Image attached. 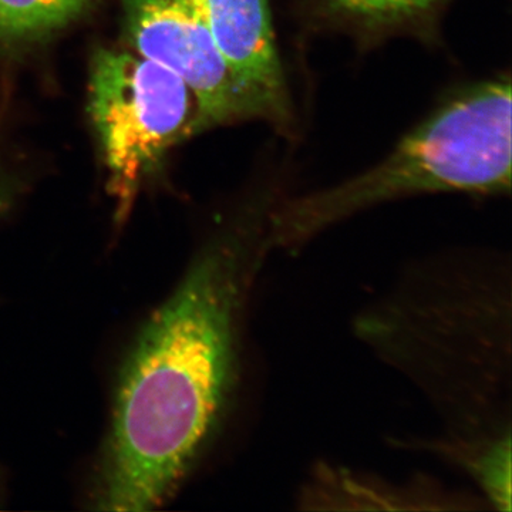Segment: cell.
Listing matches in <instances>:
<instances>
[{
  "mask_svg": "<svg viewBox=\"0 0 512 512\" xmlns=\"http://www.w3.org/2000/svg\"><path fill=\"white\" fill-rule=\"evenodd\" d=\"M269 208H252L198 252L128 356L93 507L150 511L210 443L237 379L242 315L271 251Z\"/></svg>",
  "mask_w": 512,
  "mask_h": 512,
  "instance_id": "1",
  "label": "cell"
},
{
  "mask_svg": "<svg viewBox=\"0 0 512 512\" xmlns=\"http://www.w3.org/2000/svg\"><path fill=\"white\" fill-rule=\"evenodd\" d=\"M511 82L471 87L400 141L386 160L326 190L272 205V249H296L326 229L384 202L437 192L511 191Z\"/></svg>",
  "mask_w": 512,
  "mask_h": 512,
  "instance_id": "2",
  "label": "cell"
},
{
  "mask_svg": "<svg viewBox=\"0 0 512 512\" xmlns=\"http://www.w3.org/2000/svg\"><path fill=\"white\" fill-rule=\"evenodd\" d=\"M89 103L123 221L167 151L204 131L200 101L180 76L128 47L94 56Z\"/></svg>",
  "mask_w": 512,
  "mask_h": 512,
  "instance_id": "3",
  "label": "cell"
},
{
  "mask_svg": "<svg viewBox=\"0 0 512 512\" xmlns=\"http://www.w3.org/2000/svg\"><path fill=\"white\" fill-rule=\"evenodd\" d=\"M130 47L180 76L197 96L204 130L265 120L254 94L222 56L200 0H121Z\"/></svg>",
  "mask_w": 512,
  "mask_h": 512,
  "instance_id": "4",
  "label": "cell"
},
{
  "mask_svg": "<svg viewBox=\"0 0 512 512\" xmlns=\"http://www.w3.org/2000/svg\"><path fill=\"white\" fill-rule=\"evenodd\" d=\"M225 60L265 111V121L288 133L291 96L279 59L268 0H200Z\"/></svg>",
  "mask_w": 512,
  "mask_h": 512,
  "instance_id": "5",
  "label": "cell"
},
{
  "mask_svg": "<svg viewBox=\"0 0 512 512\" xmlns=\"http://www.w3.org/2000/svg\"><path fill=\"white\" fill-rule=\"evenodd\" d=\"M450 0H302L319 25L360 40L430 29Z\"/></svg>",
  "mask_w": 512,
  "mask_h": 512,
  "instance_id": "6",
  "label": "cell"
},
{
  "mask_svg": "<svg viewBox=\"0 0 512 512\" xmlns=\"http://www.w3.org/2000/svg\"><path fill=\"white\" fill-rule=\"evenodd\" d=\"M467 468L478 487L498 510H511V433L493 434L441 444Z\"/></svg>",
  "mask_w": 512,
  "mask_h": 512,
  "instance_id": "7",
  "label": "cell"
},
{
  "mask_svg": "<svg viewBox=\"0 0 512 512\" xmlns=\"http://www.w3.org/2000/svg\"><path fill=\"white\" fill-rule=\"evenodd\" d=\"M93 0H0V40L25 42L63 28Z\"/></svg>",
  "mask_w": 512,
  "mask_h": 512,
  "instance_id": "8",
  "label": "cell"
},
{
  "mask_svg": "<svg viewBox=\"0 0 512 512\" xmlns=\"http://www.w3.org/2000/svg\"><path fill=\"white\" fill-rule=\"evenodd\" d=\"M10 202H12V190L5 175L0 171V217L8 211Z\"/></svg>",
  "mask_w": 512,
  "mask_h": 512,
  "instance_id": "9",
  "label": "cell"
}]
</instances>
